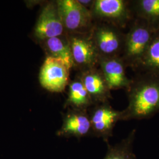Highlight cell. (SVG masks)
<instances>
[{
	"label": "cell",
	"mask_w": 159,
	"mask_h": 159,
	"mask_svg": "<svg viewBox=\"0 0 159 159\" xmlns=\"http://www.w3.org/2000/svg\"><path fill=\"white\" fill-rule=\"evenodd\" d=\"M48 56L61 60L70 70L74 67V61L68 39L65 40L60 37L45 40Z\"/></svg>",
	"instance_id": "obj_15"
},
{
	"label": "cell",
	"mask_w": 159,
	"mask_h": 159,
	"mask_svg": "<svg viewBox=\"0 0 159 159\" xmlns=\"http://www.w3.org/2000/svg\"><path fill=\"white\" fill-rule=\"evenodd\" d=\"M133 4L136 18L146 21L154 31L159 30V0H138Z\"/></svg>",
	"instance_id": "obj_13"
},
{
	"label": "cell",
	"mask_w": 159,
	"mask_h": 159,
	"mask_svg": "<svg viewBox=\"0 0 159 159\" xmlns=\"http://www.w3.org/2000/svg\"><path fill=\"white\" fill-rule=\"evenodd\" d=\"M121 29L108 23L95 21L91 34L99 57H121L125 35Z\"/></svg>",
	"instance_id": "obj_4"
},
{
	"label": "cell",
	"mask_w": 159,
	"mask_h": 159,
	"mask_svg": "<svg viewBox=\"0 0 159 159\" xmlns=\"http://www.w3.org/2000/svg\"><path fill=\"white\" fill-rule=\"evenodd\" d=\"M154 31L148 23L136 18L129 31L125 34L121 58L125 64L136 70L148 50Z\"/></svg>",
	"instance_id": "obj_2"
},
{
	"label": "cell",
	"mask_w": 159,
	"mask_h": 159,
	"mask_svg": "<svg viewBox=\"0 0 159 159\" xmlns=\"http://www.w3.org/2000/svg\"><path fill=\"white\" fill-rule=\"evenodd\" d=\"M64 29L70 33H89L95 21L90 10L80 4L78 0L56 1Z\"/></svg>",
	"instance_id": "obj_3"
},
{
	"label": "cell",
	"mask_w": 159,
	"mask_h": 159,
	"mask_svg": "<svg viewBox=\"0 0 159 159\" xmlns=\"http://www.w3.org/2000/svg\"><path fill=\"white\" fill-rule=\"evenodd\" d=\"M71 50L74 66L81 71L98 66L99 54L89 33H70L68 39Z\"/></svg>",
	"instance_id": "obj_7"
},
{
	"label": "cell",
	"mask_w": 159,
	"mask_h": 159,
	"mask_svg": "<svg viewBox=\"0 0 159 159\" xmlns=\"http://www.w3.org/2000/svg\"><path fill=\"white\" fill-rule=\"evenodd\" d=\"M98 66L111 90L129 89L131 80L126 76V66L121 57H100Z\"/></svg>",
	"instance_id": "obj_11"
},
{
	"label": "cell",
	"mask_w": 159,
	"mask_h": 159,
	"mask_svg": "<svg viewBox=\"0 0 159 159\" xmlns=\"http://www.w3.org/2000/svg\"><path fill=\"white\" fill-rule=\"evenodd\" d=\"M70 70L63 61L48 56L40 70V84L48 91L61 93L68 85Z\"/></svg>",
	"instance_id": "obj_8"
},
{
	"label": "cell",
	"mask_w": 159,
	"mask_h": 159,
	"mask_svg": "<svg viewBox=\"0 0 159 159\" xmlns=\"http://www.w3.org/2000/svg\"><path fill=\"white\" fill-rule=\"evenodd\" d=\"M94 104L80 77L73 81L69 85L66 105L71 106L73 109L88 111Z\"/></svg>",
	"instance_id": "obj_14"
},
{
	"label": "cell",
	"mask_w": 159,
	"mask_h": 159,
	"mask_svg": "<svg viewBox=\"0 0 159 159\" xmlns=\"http://www.w3.org/2000/svg\"><path fill=\"white\" fill-rule=\"evenodd\" d=\"M64 30L57 2L48 3L42 10L35 25V37L39 40L45 41L62 35Z\"/></svg>",
	"instance_id": "obj_9"
},
{
	"label": "cell",
	"mask_w": 159,
	"mask_h": 159,
	"mask_svg": "<svg viewBox=\"0 0 159 159\" xmlns=\"http://www.w3.org/2000/svg\"><path fill=\"white\" fill-rule=\"evenodd\" d=\"M58 136L82 138L92 136L91 121L88 111L73 109L67 114Z\"/></svg>",
	"instance_id": "obj_12"
},
{
	"label": "cell",
	"mask_w": 159,
	"mask_h": 159,
	"mask_svg": "<svg viewBox=\"0 0 159 159\" xmlns=\"http://www.w3.org/2000/svg\"><path fill=\"white\" fill-rule=\"evenodd\" d=\"M90 11L95 21L108 23L120 29L125 27L131 17L128 2L123 0H94Z\"/></svg>",
	"instance_id": "obj_5"
},
{
	"label": "cell",
	"mask_w": 159,
	"mask_h": 159,
	"mask_svg": "<svg viewBox=\"0 0 159 159\" xmlns=\"http://www.w3.org/2000/svg\"><path fill=\"white\" fill-rule=\"evenodd\" d=\"M129 104L121 121L149 119L159 113V75L142 73L127 90Z\"/></svg>",
	"instance_id": "obj_1"
},
{
	"label": "cell",
	"mask_w": 159,
	"mask_h": 159,
	"mask_svg": "<svg viewBox=\"0 0 159 159\" xmlns=\"http://www.w3.org/2000/svg\"><path fill=\"white\" fill-rule=\"evenodd\" d=\"M91 121L92 136L100 137L108 144L114 128L121 121V111L114 109L108 102L94 104L88 110Z\"/></svg>",
	"instance_id": "obj_6"
},
{
	"label": "cell",
	"mask_w": 159,
	"mask_h": 159,
	"mask_svg": "<svg viewBox=\"0 0 159 159\" xmlns=\"http://www.w3.org/2000/svg\"><path fill=\"white\" fill-rule=\"evenodd\" d=\"M79 77L94 104L107 102L111 98V89L97 66L81 71Z\"/></svg>",
	"instance_id": "obj_10"
},
{
	"label": "cell",
	"mask_w": 159,
	"mask_h": 159,
	"mask_svg": "<svg viewBox=\"0 0 159 159\" xmlns=\"http://www.w3.org/2000/svg\"><path fill=\"white\" fill-rule=\"evenodd\" d=\"M78 1L80 3V4L89 10H91L94 3V0H78Z\"/></svg>",
	"instance_id": "obj_18"
},
{
	"label": "cell",
	"mask_w": 159,
	"mask_h": 159,
	"mask_svg": "<svg viewBox=\"0 0 159 159\" xmlns=\"http://www.w3.org/2000/svg\"><path fill=\"white\" fill-rule=\"evenodd\" d=\"M136 130H133L129 136L114 146L107 144L108 150L103 159H136L133 152V143Z\"/></svg>",
	"instance_id": "obj_17"
},
{
	"label": "cell",
	"mask_w": 159,
	"mask_h": 159,
	"mask_svg": "<svg viewBox=\"0 0 159 159\" xmlns=\"http://www.w3.org/2000/svg\"><path fill=\"white\" fill-rule=\"evenodd\" d=\"M136 70L159 75V30L153 35L148 50Z\"/></svg>",
	"instance_id": "obj_16"
}]
</instances>
